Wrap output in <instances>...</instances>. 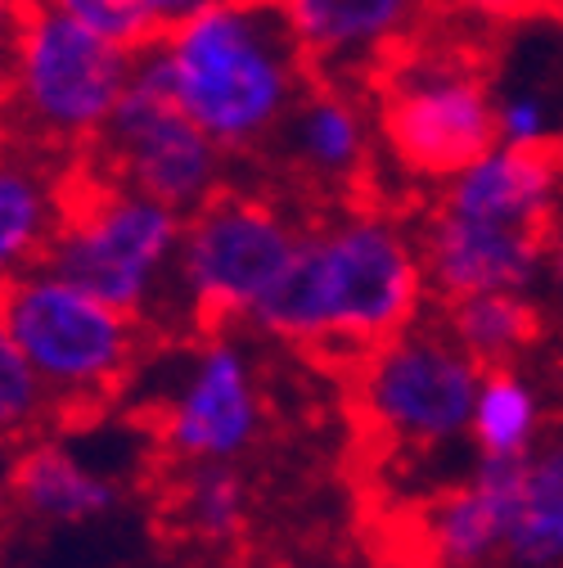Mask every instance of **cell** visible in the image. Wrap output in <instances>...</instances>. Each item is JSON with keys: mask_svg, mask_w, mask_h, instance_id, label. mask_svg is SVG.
Segmentation results:
<instances>
[{"mask_svg": "<svg viewBox=\"0 0 563 568\" xmlns=\"http://www.w3.org/2000/svg\"><path fill=\"white\" fill-rule=\"evenodd\" d=\"M429 303L414 222L357 194L307 212L289 271L248 329L347 371L388 334L429 316Z\"/></svg>", "mask_w": 563, "mask_h": 568, "instance_id": "6da1fadb", "label": "cell"}, {"mask_svg": "<svg viewBox=\"0 0 563 568\" xmlns=\"http://www.w3.org/2000/svg\"><path fill=\"white\" fill-rule=\"evenodd\" d=\"M135 63L235 163H262L311 68L275 0H213L135 50Z\"/></svg>", "mask_w": 563, "mask_h": 568, "instance_id": "7a4b0ae2", "label": "cell"}, {"mask_svg": "<svg viewBox=\"0 0 563 568\" xmlns=\"http://www.w3.org/2000/svg\"><path fill=\"white\" fill-rule=\"evenodd\" d=\"M559 203L563 150H514L501 140L433 185L414 217L433 307L478 290L532 294Z\"/></svg>", "mask_w": 563, "mask_h": 568, "instance_id": "3957f363", "label": "cell"}, {"mask_svg": "<svg viewBox=\"0 0 563 568\" xmlns=\"http://www.w3.org/2000/svg\"><path fill=\"white\" fill-rule=\"evenodd\" d=\"M469 23L438 14L366 82L379 126V163L410 185H442L497 145L487 45Z\"/></svg>", "mask_w": 563, "mask_h": 568, "instance_id": "277c9868", "label": "cell"}, {"mask_svg": "<svg viewBox=\"0 0 563 568\" xmlns=\"http://www.w3.org/2000/svg\"><path fill=\"white\" fill-rule=\"evenodd\" d=\"M0 325L45 379L59 419L104 415L145 362L150 325L41 262L0 294Z\"/></svg>", "mask_w": 563, "mask_h": 568, "instance_id": "5b68a950", "label": "cell"}, {"mask_svg": "<svg viewBox=\"0 0 563 568\" xmlns=\"http://www.w3.org/2000/svg\"><path fill=\"white\" fill-rule=\"evenodd\" d=\"M307 203L279 185H226L185 212L176 253V321L194 329H248L257 307L285 280Z\"/></svg>", "mask_w": 563, "mask_h": 568, "instance_id": "8992f818", "label": "cell"}, {"mask_svg": "<svg viewBox=\"0 0 563 568\" xmlns=\"http://www.w3.org/2000/svg\"><path fill=\"white\" fill-rule=\"evenodd\" d=\"M131 63L135 50L37 0L0 73V109L19 145L82 163L131 82Z\"/></svg>", "mask_w": 563, "mask_h": 568, "instance_id": "52a82bcc", "label": "cell"}, {"mask_svg": "<svg viewBox=\"0 0 563 568\" xmlns=\"http://www.w3.org/2000/svg\"><path fill=\"white\" fill-rule=\"evenodd\" d=\"M185 212L78 163L73 194L50 244V266L150 329L176 321V253Z\"/></svg>", "mask_w": 563, "mask_h": 568, "instance_id": "ba28073f", "label": "cell"}, {"mask_svg": "<svg viewBox=\"0 0 563 568\" xmlns=\"http://www.w3.org/2000/svg\"><path fill=\"white\" fill-rule=\"evenodd\" d=\"M478 379L482 366L442 329V321L419 316L347 366V397L361 429L392 460H433L469 447Z\"/></svg>", "mask_w": 563, "mask_h": 568, "instance_id": "9c48e42d", "label": "cell"}, {"mask_svg": "<svg viewBox=\"0 0 563 568\" xmlns=\"http://www.w3.org/2000/svg\"><path fill=\"white\" fill-rule=\"evenodd\" d=\"M266 434V388L231 325L194 329L154 397V438L176 465H239Z\"/></svg>", "mask_w": 563, "mask_h": 568, "instance_id": "30bf717a", "label": "cell"}, {"mask_svg": "<svg viewBox=\"0 0 563 568\" xmlns=\"http://www.w3.org/2000/svg\"><path fill=\"white\" fill-rule=\"evenodd\" d=\"M82 163L163 199L176 212H194L222 194L239 168L140 63H131V82Z\"/></svg>", "mask_w": 563, "mask_h": 568, "instance_id": "8fae6325", "label": "cell"}, {"mask_svg": "<svg viewBox=\"0 0 563 568\" xmlns=\"http://www.w3.org/2000/svg\"><path fill=\"white\" fill-rule=\"evenodd\" d=\"M262 163L275 168L279 190H289L307 207L370 194L379 168V126L366 82L316 78L279 122Z\"/></svg>", "mask_w": 563, "mask_h": 568, "instance_id": "7c38bea8", "label": "cell"}, {"mask_svg": "<svg viewBox=\"0 0 563 568\" xmlns=\"http://www.w3.org/2000/svg\"><path fill=\"white\" fill-rule=\"evenodd\" d=\"M316 78L370 82L438 19V0H275Z\"/></svg>", "mask_w": 563, "mask_h": 568, "instance_id": "4fadbf2b", "label": "cell"}, {"mask_svg": "<svg viewBox=\"0 0 563 568\" xmlns=\"http://www.w3.org/2000/svg\"><path fill=\"white\" fill-rule=\"evenodd\" d=\"M519 460L473 456V469L438 487L414 510V541L424 559L438 564H501L514 501H519Z\"/></svg>", "mask_w": 563, "mask_h": 568, "instance_id": "5bb4252c", "label": "cell"}, {"mask_svg": "<svg viewBox=\"0 0 563 568\" xmlns=\"http://www.w3.org/2000/svg\"><path fill=\"white\" fill-rule=\"evenodd\" d=\"M63 429V424H59ZM59 429L14 447L10 506L37 528H86L122 510L126 483Z\"/></svg>", "mask_w": 563, "mask_h": 568, "instance_id": "9a60e30c", "label": "cell"}, {"mask_svg": "<svg viewBox=\"0 0 563 568\" xmlns=\"http://www.w3.org/2000/svg\"><path fill=\"white\" fill-rule=\"evenodd\" d=\"M487 45L497 140L514 150H563V19L559 37H523L519 19L497 23Z\"/></svg>", "mask_w": 563, "mask_h": 568, "instance_id": "2e32d148", "label": "cell"}, {"mask_svg": "<svg viewBox=\"0 0 563 568\" xmlns=\"http://www.w3.org/2000/svg\"><path fill=\"white\" fill-rule=\"evenodd\" d=\"M78 163L19 145L0 168V294L50 257Z\"/></svg>", "mask_w": 563, "mask_h": 568, "instance_id": "e0dca14e", "label": "cell"}, {"mask_svg": "<svg viewBox=\"0 0 563 568\" xmlns=\"http://www.w3.org/2000/svg\"><path fill=\"white\" fill-rule=\"evenodd\" d=\"M501 564L554 568L563 564V434L536 443L519 469V501Z\"/></svg>", "mask_w": 563, "mask_h": 568, "instance_id": "ac0fdd59", "label": "cell"}, {"mask_svg": "<svg viewBox=\"0 0 563 568\" xmlns=\"http://www.w3.org/2000/svg\"><path fill=\"white\" fill-rule=\"evenodd\" d=\"M438 321L482 371L514 366L541 334V312L532 294H519V290L460 294L451 303H438Z\"/></svg>", "mask_w": 563, "mask_h": 568, "instance_id": "d6986e66", "label": "cell"}, {"mask_svg": "<svg viewBox=\"0 0 563 568\" xmlns=\"http://www.w3.org/2000/svg\"><path fill=\"white\" fill-rule=\"evenodd\" d=\"M176 537L198 550H231L244 541L253 519V496L235 465H181L167 501Z\"/></svg>", "mask_w": 563, "mask_h": 568, "instance_id": "ffe728a7", "label": "cell"}, {"mask_svg": "<svg viewBox=\"0 0 563 568\" xmlns=\"http://www.w3.org/2000/svg\"><path fill=\"white\" fill-rule=\"evenodd\" d=\"M541 393L514 366H487L469 410V447L487 460H519L541 443Z\"/></svg>", "mask_w": 563, "mask_h": 568, "instance_id": "44dd1931", "label": "cell"}, {"mask_svg": "<svg viewBox=\"0 0 563 568\" xmlns=\"http://www.w3.org/2000/svg\"><path fill=\"white\" fill-rule=\"evenodd\" d=\"M59 406L45 379L32 371L23 347L0 325V447H23L50 429H59Z\"/></svg>", "mask_w": 563, "mask_h": 568, "instance_id": "7402d4cb", "label": "cell"}, {"mask_svg": "<svg viewBox=\"0 0 563 568\" xmlns=\"http://www.w3.org/2000/svg\"><path fill=\"white\" fill-rule=\"evenodd\" d=\"M45 6L126 50H145L158 37V19L145 0H45Z\"/></svg>", "mask_w": 563, "mask_h": 568, "instance_id": "603a6c76", "label": "cell"}, {"mask_svg": "<svg viewBox=\"0 0 563 568\" xmlns=\"http://www.w3.org/2000/svg\"><path fill=\"white\" fill-rule=\"evenodd\" d=\"M528 10H536V0H438V14L460 19L469 28H497Z\"/></svg>", "mask_w": 563, "mask_h": 568, "instance_id": "cb8c5ba5", "label": "cell"}, {"mask_svg": "<svg viewBox=\"0 0 563 568\" xmlns=\"http://www.w3.org/2000/svg\"><path fill=\"white\" fill-rule=\"evenodd\" d=\"M541 280L554 290V298L563 303V203L554 212V222H550V240H545V271Z\"/></svg>", "mask_w": 563, "mask_h": 568, "instance_id": "d4e9b609", "label": "cell"}, {"mask_svg": "<svg viewBox=\"0 0 563 568\" xmlns=\"http://www.w3.org/2000/svg\"><path fill=\"white\" fill-rule=\"evenodd\" d=\"M32 6H37V0H0V73H6L14 37H19V28H23V19H28Z\"/></svg>", "mask_w": 563, "mask_h": 568, "instance_id": "484cf974", "label": "cell"}, {"mask_svg": "<svg viewBox=\"0 0 563 568\" xmlns=\"http://www.w3.org/2000/svg\"><path fill=\"white\" fill-rule=\"evenodd\" d=\"M145 6L158 19V28H167V23H176V19H185V14L203 10V6H213V0H145Z\"/></svg>", "mask_w": 563, "mask_h": 568, "instance_id": "4316f807", "label": "cell"}, {"mask_svg": "<svg viewBox=\"0 0 563 568\" xmlns=\"http://www.w3.org/2000/svg\"><path fill=\"white\" fill-rule=\"evenodd\" d=\"M19 150V135H14V126H10V118H6V109H0V168H6V159Z\"/></svg>", "mask_w": 563, "mask_h": 568, "instance_id": "83f0119b", "label": "cell"}, {"mask_svg": "<svg viewBox=\"0 0 563 568\" xmlns=\"http://www.w3.org/2000/svg\"><path fill=\"white\" fill-rule=\"evenodd\" d=\"M536 10H545V14L563 19V0H536Z\"/></svg>", "mask_w": 563, "mask_h": 568, "instance_id": "f1b7e54d", "label": "cell"}]
</instances>
